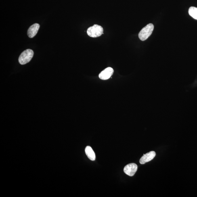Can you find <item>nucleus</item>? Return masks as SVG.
<instances>
[{"label": "nucleus", "instance_id": "obj_9", "mask_svg": "<svg viewBox=\"0 0 197 197\" xmlns=\"http://www.w3.org/2000/svg\"><path fill=\"white\" fill-rule=\"evenodd\" d=\"M189 14L191 17L197 20V8L194 7H191L189 9Z\"/></svg>", "mask_w": 197, "mask_h": 197}, {"label": "nucleus", "instance_id": "obj_1", "mask_svg": "<svg viewBox=\"0 0 197 197\" xmlns=\"http://www.w3.org/2000/svg\"><path fill=\"white\" fill-rule=\"evenodd\" d=\"M154 26L152 24L147 25L143 28L138 34L139 39L141 41H144L146 40L152 34Z\"/></svg>", "mask_w": 197, "mask_h": 197}, {"label": "nucleus", "instance_id": "obj_7", "mask_svg": "<svg viewBox=\"0 0 197 197\" xmlns=\"http://www.w3.org/2000/svg\"><path fill=\"white\" fill-rule=\"evenodd\" d=\"M40 25L35 24L32 25L28 28V35L30 38H33L37 34L40 28Z\"/></svg>", "mask_w": 197, "mask_h": 197}, {"label": "nucleus", "instance_id": "obj_5", "mask_svg": "<svg viewBox=\"0 0 197 197\" xmlns=\"http://www.w3.org/2000/svg\"><path fill=\"white\" fill-rule=\"evenodd\" d=\"M156 155V153L154 151H151L146 154H144L139 160V162L141 164H143L150 162L154 158Z\"/></svg>", "mask_w": 197, "mask_h": 197}, {"label": "nucleus", "instance_id": "obj_8", "mask_svg": "<svg viewBox=\"0 0 197 197\" xmlns=\"http://www.w3.org/2000/svg\"><path fill=\"white\" fill-rule=\"evenodd\" d=\"M85 151L86 154L89 160L93 161L95 160V154L91 147L87 146L85 148Z\"/></svg>", "mask_w": 197, "mask_h": 197}, {"label": "nucleus", "instance_id": "obj_4", "mask_svg": "<svg viewBox=\"0 0 197 197\" xmlns=\"http://www.w3.org/2000/svg\"><path fill=\"white\" fill-rule=\"evenodd\" d=\"M138 166L135 163H131L126 165L124 168V172L126 175L133 176L137 171Z\"/></svg>", "mask_w": 197, "mask_h": 197}, {"label": "nucleus", "instance_id": "obj_2", "mask_svg": "<svg viewBox=\"0 0 197 197\" xmlns=\"http://www.w3.org/2000/svg\"><path fill=\"white\" fill-rule=\"evenodd\" d=\"M34 55L33 51L30 49H26L23 52L19 57V63L21 65H25L29 62Z\"/></svg>", "mask_w": 197, "mask_h": 197}, {"label": "nucleus", "instance_id": "obj_3", "mask_svg": "<svg viewBox=\"0 0 197 197\" xmlns=\"http://www.w3.org/2000/svg\"><path fill=\"white\" fill-rule=\"evenodd\" d=\"M103 29L102 26L97 25L90 27L88 28L87 33L89 37L96 38L100 37L103 34Z\"/></svg>", "mask_w": 197, "mask_h": 197}, {"label": "nucleus", "instance_id": "obj_6", "mask_svg": "<svg viewBox=\"0 0 197 197\" xmlns=\"http://www.w3.org/2000/svg\"><path fill=\"white\" fill-rule=\"evenodd\" d=\"M113 73L114 70L112 68H107L99 74V78L103 80H108L110 78Z\"/></svg>", "mask_w": 197, "mask_h": 197}]
</instances>
